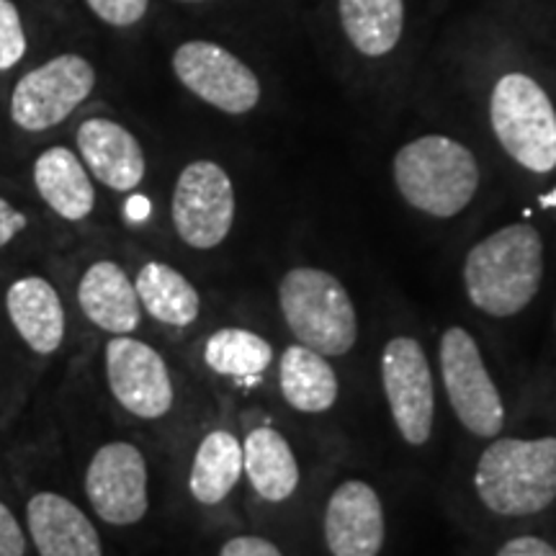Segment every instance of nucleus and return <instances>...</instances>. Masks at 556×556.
Returning <instances> with one entry per match:
<instances>
[{"label":"nucleus","mask_w":556,"mask_h":556,"mask_svg":"<svg viewBox=\"0 0 556 556\" xmlns=\"http://www.w3.org/2000/svg\"><path fill=\"white\" fill-rule=\"evenodd\" d=\"M93 88V65L80 54H60L16 80L11 93V119L31 135L54 129L90 99Z\"/></svg>","instance_id":"obj_7"},{"label":"nucleus","mask_w":556,"mask_h":556,"mask_svg":"<svg viewBox=\"0 0 556 556\" xmlns=\"http://www.w3.org/2000/svg\"><path fill=\"white\" fill-rule=\"evenodd\" d=\"M83 165L90 176L116 193L135 191L148 173L142 144L124 124L103 116H90L75 135Z\"/></svg>","instance_id":"obj_14"},{"label":"nucleus","mask_w":556,"mask_h":556,"mask_svg":"<svg viewBox=\"0 0 556 556\" xmlns=\"http://www.w3.org/2000/svg\"><path fill=\"white\" fill-rule=\"evenodd\" d=\"M392 178L400 197L415 212L451 219L475 201L482 176L467 144L443 135H426L409 139L397 150Z\"/></svg>","instance_id":"obj_3"},{"label":"nucleus","mask_w":556,"mask_h":556,"mask_svg":"<svg viewBox=\"0 0 556 556\" xmlns=\"http://www.w3.org/2000/svg\"><path fill=\"white\" fill-rule=\"evenodd\" d=\"M201 356L217 377L255 379L274 364V345L255 330L222 328L206 338Z\"/></svg>","instance_id":"obj_24"},{"label":"nucleus","mask_w":556,"mask_h":556,"mask_svg":"<svg viewBox=\"0 0 556 556\" xmlns=\"http://www.w3.org/2000/svg\"><path fill=\"white\" fill-rule=\"evenodd\" d=\"M26 54V34L13 0H0V70L16 67Z\"/></svg>","instance_id":"obj_25"},{"label":"nucleus","mask_w":556,"mask_h":556,"mask_svg":"<svg viewBox=\"0 0 556 556\" xmlns=\"http://www.w3.org/2000/svg\"><path fill=\"white\" fill-rule=\"evenodd\" d=\"M486 510L528 518L556 500V435L497 438L479 454L471 477Z\"/></svg>","instance_id":"obj_2"},{"label":"nucleus","mask_w":556,"mask_h":556,"mask_svg":"<svg viewBox=\"0 0 556 556\" xmlns=\"http://www.w3.org/2000/svg\"><path fill=\"white\" fill-rule=\"evenodd\" d=\"M106 381L119 407L139 420H160L173 409L176 387L170 368L150 343L131 336H114L103 351Z\"/></svg>","instance_id":"obj_12"},{"label":"nucleus","mask_w":556,"mask_h":556,"mask_svg":"<svg viewBox=\"0 0 556 556\" xmlns=\"http://www.w3.org/2000/svg\"><path fill=\"white\" fill-rule=\"evenodd\" d=\"M178 3H204V0H178Z\"/></svg>","instance_id":"obj_31"},{"label":"nucleus","mask_w":556,"mask_h":556,"mask_svg":"<svg viewBox=\"0 0 556 556\" xmlns=\"http://www.w3.org/2000/svg\"><path fill=\"white\" fill-rule=\"evenodd\" d=\"M490 124L500 148L520 168L546 176L556 168V109L541 83L507 73L490 96Z\"/></svg>","instance_id":"obj_5"},{"label":"nucleus","mask_w":556,"mask_h":556,"mask_svg":"<svg viewBox=\"0 0 556 556\" xmlns=\"http://www.w3.org/2000/svg\"><path fill=\"white\" fill-rule=\"evenodd\" d=\"M26 225H29L26 214L13 206L9 199L0 197V248H5L9 242L16 240L26 229Z\"/></svg>","instance_id":"obj_29"},{"label":"nucleus","mask_w":556,"mask_h":556,"mask_svg":"<svg viewBox=\"0 0 556 556\" xmlns=\"http://www.w3.org/2000/svg\"><path fill=\"white\" fill-rule=\"evenodd\" d=\"M13 330L37 356H52L65 343L67 315L58 289L45 276L16 278L5 291Z\"/></svg>","instance_id":"obj_16"},{"label":"nucleus","mask_w":556,"mask_h":556,"mask_svg":"<svg viewBox=\"0 0 556 556\" xmlns=\"http://www.w3.org/2000/svg\"><path fill=\"white\" fill-rule=\"evenodd\" d=\"M86 3L103 24L116 26V29L135 26L150 9V0H86Z\"/></svg>","instance_id":"obj_26"},{"label":"nucleus","mask_w":556,"mask_h":556,"mask_svg":"<svg viewBox=\"0 0 556 556\" xmlns=\"http://www.w3.org/2000/svg\"><path fill=\"white\" fill-rule=\"evenodd\" d=\"M242 469L255 495L266 503H287L302 479L289 438L270 426L253 428L242 438Z\"/></svg>","instance_id":"obj_18"},{"label":"nucleus","mask_w":556,"mask_h":556,"mask_svg":"<svg viewBox=\"0 0 556 556\" xmlns=\"http://www.w3.org/2000/svg\"><path fill=\"white\" fill-rule=\"evenodd\" d=\"M441 379L462 428L475 438H497L505 428L503 394L469 330L446 328L441 336Z\"/></svg>","instance_id":"obj_6"},{"label":"nucleus","mask_w":556,"mask_h":556,"mask_svg":"<svg viewBox=\"0 0 556 556\" xmlns=\"http://www.w3.org/2000/svg\"><path fill=\"white\" fill-rule=\"evenodd\" d=\"M135 289L142 312L168 328L186 330L201 315V294L193 283L168 263L150 261L137 270Z\"/></svg>","instance_id":"obj_21"},{"label":"nucleus","mask_w":556,"mask_h":556,"mask_svg":"<svg viewBox=\"0 0 556 556\" xmlns=\"http://www.w3.org/2000/svg\"><path fill=\"white\" fill-rule=\"evenodd\" d=\"M86 497L109 526H135L150 510L148 458L129 441H111L96 451L86 469Z\"/></svg>","instance_id":"obj_10"},{"label":"nucleus","mask_w":556,"mask_h":556,"mask_svg":"<svg viewBox=\"0 0 556 556\" xmlns=\"http://www.w3.org/2000/svg\"><path fill=\"white\" fill-rule=\"evenodd\" d=\"M338 13L348 41L364 58H384L400 45L405 0H338Z\"/></svg>","instance_id":"obj_23"},{"label":"nucleus","mask_w":556,"mask_h":556,"mask_svg":"<svg viewBox=\"0 0 556 556\" xmlns=\"http://www.w3.org/2000/svg\"><path fill=\"white\" fill-rule=\"evenodd\" d=\"M278 309L296 343L323 353L345 356L358 340V312L343 281L315 266H296L278 283Z\"/></svg>","instance_id":"obj_4"},{"label":"nucleus","mask_w":556,"mask_h":556,"mask_svg":"<svg viewBox=\"0 0 556 556\" xmlns=\"http://www.w3.org/2000/svg\"><path fill=\"white\" fill-rule=\"evenodd\" d=\"M245 477L242 469V441L229 430H208L201 438L189 471V492L199 505H219L232 495Z\"/></svg>","instance_id":"obj_22"},{"label":"nucleus","mask_w":556,"mask_h":556,"mask_svg":"<svg viewBox=\"0 0 556 556\" xmlns=\"http://www.w3.org/2000/svg\"><path fill=\"white\" fill-rule=\"evenodd\" d=\"M235 186L214 160H193L180 170L173 189L170 217L184 245L214 250L235 225Z\"/></svg>","instance_id":"obj_9"},{"label":"nucleus","mask_w":556,"mask_h":556,"mask_svg":"<svg viewBox=\"0 0 556 556\" xmlns=\"http://www.w3.org/2000/svg\"><path fill=\"white\" fill-rule=\"evenodd\" d=\"M495 556H556V546L539 536H516L505 541Z\"/></svg>","instance_id":"obj_30"},{"label":"nucleus","mask_w":556,"mask_h":556,"mask_svg":"<svg viewBox=\"0 0 556 556\" xmlns=\"http://www.w3.org/2000/svg\"><path fill=\"white\" fill-rule=\"evenodd\" d=\"M332 556H379L387 539L384 503L366 479H345L330 492L323 518Z\"/></svg>","instance_id":"obj_13"},{"label":"nucleus","mask_w":556,"mask_h":556,"mask_svg":"<svg viewBox=\"0 0 556 556\" xmlns=\"http://www.w3.org/2000/svg\"><path fill=\"white\" fill-rule=\"evenodd\" d=\"M462 278L471 307L482 315H520L544 281V240L539 229L516 222L486 235L464 258Z\"/></svg>","instance_id":"obj_1"},{"label":"nucleus","mask_w":556,"mask_h":556,"mask_svg":"<svg viewBox=\"0 0 556 556\" xmlns=\"http://www.w3.org/2000/svg\"><path fill=\"white\" fill-rule=\"evenodd\" d=\"M219 556H283L274 541L263 536H232L219 548Z\"/></svg>","instance_id":"obj_28"},{"label":"nucleus","mask_w":556,"mask_h":556,"mask_svg":"<svg viewBox=\"0 0 556 556\" xmlns=\"http://www.w3.org/2000/svg\"><path fill=\"white\" fill-rule=\"evenodd\" d=\"M278 389L291 409L304 415H323L336 407L340 379L328 356L294 343L278 361Z\"/></svg>","instance_id":"obj_20"},{"label":"nucleus","mask_w":556,"mask_h":556,"mask_svg":"<svg viewBox=\"0 0 556 556\" xmlns=\"http://www.w3.org/2000/svg\"><path fill=\"white\" fill-rule=\"evenodd\" d=\"M0 556H26L24 531L3 500H0Z\"/></svg>","instance_id":"obj_27"},{"label":"nucleus","mask_w":556,"mask_h":556,"mask_svg":"<svg viewBox=\"0 0 556 556\" xmlns=\"http://www.w3.org/2000/svg\"><path fill=\"white\" fill-rule=\"evenodd\" d=\"M34 186L41 201L67 222H83L96 206V189L83 160L67 148H50L34 160Z\"/></svg>","instance_id":"obj_19"},{"label":"nucleus","mask_w":556,"mask_h":556,"mask_svg":"<svg viewBox=\"0 0 556 556\" xmlns=\"http://www.w3.org/2000/svg\"><path fill=\"white\" fill-rule=\"evenodd\" d=\"M173 73L199 101L240 116L261 103L258 75L225 47L193 39L173 52Z\"/></svg>","instance_id":"obj_11"},{"label":"nucleus","mask_w":556,"mask_h":556,"mask_svg":"<svg viewBox=\"0 0 556 556\" xmlns=\"http://www.w3.org/2000/svg\"><path fill=\"white\" fill-rule=\"evenodd\" d=\"M26 526L39 556H103L93 520L58 492H37L29 500Z\"/></svg>","instance_id":"obj_15"},{"label":"nucleus","mask_w":556,"mask_h":556,"mask_svg":"<svg viewBox=\"0 0 556 556\" xmlns=\"http://www.w3.org/2000/svg\"><path fill=\"white\" fill-rule=\"evenodd\" d=\"M381 389L394 428L407 446H426L435 426V384L426 348L413 336H394L381 351Z\"/></svg>","instance_id":"obj_8"},{"label":"nucleus","mask_w":556,"mask_h":556,"mask_svg":"<svg viewBox=\"0 0 556 556\" xmlns=\"http://www.w3.org/2000/svg\"><path fill=\"white\" fill-rule=\"evenodd\" d=\"M78 304L96 328L111 336H131L142 323L135 281L114 261H96L83 270Z\"/></svg>","instance_id":"obj_17"}]
</instances>
